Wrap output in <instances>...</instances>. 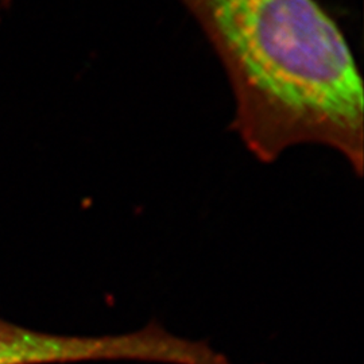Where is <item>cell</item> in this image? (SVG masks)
<instances>
[{"mask_svg": "<svg viewBox=\"0 0 364 364\" xmlns=\"http://www.w3.org/2000/svg\"><path fill=\"white\" fill-rule=\"evenodd\" d=\"M228 80L232 130L263 164L299 146L336 151L362 177L363 81L317 0H177Z\"/></svg>", "mask_w": 364, "mask_h": 364, "instance_id": "1", "label": "cell"}, {"mask_svg": "<svg viewBox=\"0 0 364 364\" xmlns=\"http://www.w3.org/2000/svg\"><path fill=\"white\" fill-rule=\"evenodd\" d=\"M150 351L141 331L107 336L54 335L0 318V364L144 362Z\"/></svg>", "mask_w": 364, "mask_h": 364, "instance_id": "2", "label": "cell"}, {"mask_svg": "<svg viewBox=\"0 0 364 364\" xmlns=\"http://www.w3.org/2000/svg\"><path fill=\"white\" fill-rule=\"evenodd\" d=\"M1 3H7V1H10V0H0Z\"/></svg>", "mask_w": 364, "mask_h": 364, "instance_id": "3", "label": "cell"}]
</instances>
